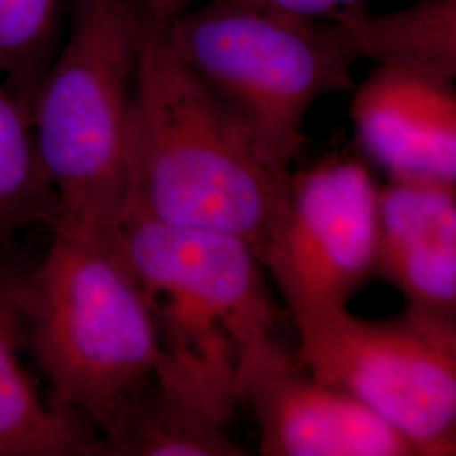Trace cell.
Wrapping results in <instances>:
<instances>
[{"instance_id": "6da1fadb", "label": "cell", "mask_w": 456, "mask_h": 456, "mask_svg": "<svg viewBox=\"0 0 456 456\" xmlns=\"http://www.w3.org/2000/svg\"><path fill=\"white\" fill-rule=\"evenodd\" d=\"M289 173L265 159L240 117L181 60L163 24L146 17L124 213L235 235L257 256Z\"/></svg>"}, {"instance_id": "9a60e30c", "label": "cell", "mask_w": 456, "mask_h": 456, "mask_svg": "<svg viewBox=\"0 0 456 456\" xmlns=\"http://www.w3.org/2000/svg\"><path fill=\"white\" fill-rule=\"evenodd\" d=\"M61 0H0V83L29 110L49 65Z\"/></svg>"}, {"instance_id": "ba28073f", "label": "cell", "mask_w": 456, "mask_h": 456, "mask_svg": "<svg viewBox=\"0 0 456 456\" xmlns=\"http://www.w3.org/2000/svg\"><path fill=\"white\" fill-rule=\"evenodd\" d=\"M235 392L259 424L264 456H418L357 399L318 380L271 338L247 350Z\"/></svg>"}, {"instance_id": "30bf717a", "label": "cell", "mask_w": 456, "mask_h": 456, "mask_svg": "<svg viewBox=\"0 0 456 456\" xmlns=\"http://www.w3.org/2000/svg\"><path fill=\"white\" fill-rule=\"evenodd\" d=\"M352 120L392 181L456 184L455 82L379 65L355 92Z\"/></svg>"}, {"instance_id": "8992f818", "label": "cell", "mask_w": 456, "mask_h": 456, "mask_svg": "<svg viewBox=\"0 0 456 456\" xmlns=\"http://www.w3.org/2000/svg\"><path fill=\"white\" fill-rule=\"evenodd\" d=\"M299 363L370 409L418 456L455 455L456 335L331 311L296 323Z\"/></svg>"}, {"instance_id": "5bb4252c", "label": "cell", "mask_w": 456, "mask_h": 456, "mask_svg": "<svg viewBox=\"0 0 456 456\" xmlns=\"http://www.w3.org/2000/svg\"><path fill=\"white\" fill-rule=\"evenodd\" d=\"M56 198L41 163L29 110L0 83V252L36 224L53 227Z\"/></svg>"}, {"instance_id": "5b68a950", "label": "cell", "mask_w": 456, "mask_h": 456, "mask_svg": "<svg viewBox=\"0 0 456 456\" xmlns=\"http://www.w3.org/2000/svg\"><path fill=\"white\" fill-rule=\"evenodd\" d=\"M181 60L240 117L282 173L305 144L320 98L354 88L360 61L337 20L294 16L248 0H212L163 24Z\"/></svg>"}, {"instance_id": "8fae6325", "label": "cell", "mask_w": 456, "mask_h": 456, "mask_svg": "<svg viewBox=\"0 0 456 456\" xmlns=\"http://www.w3.org/2000/svg\"><path fill=\"white\" fill-rule=\"evenodd\" d=\"M26 277L0 252V456H102L97 429L43 399L22 363Z\"/></svg>"}, {"instance_id": "7a4b0ae2", "label": "cell", "mask_w": 456, "mask_h": 456, "mask_svg": "<svg viewBox=\"0 0 456 456\" xmlns=\"http://www.w3.org/2000/svg\"><path fill=\"white\" fill-rule=\"evenodd\" d=\"M114 242L156 322L164 350L158 382L227 423L239 401V362L274 338L276 308L254 248L224 232L132 213H124Z\"/></svg>"}, {"instance_id": "3957f363", "label": "cell", "mask_w": 456, "mask_h": 456, "mask_svg": "<svg viewBox=\"0 0 456 456\" xmlns=\"http://www.w3.org/2000/svg\"><path fill=\"white\" fill-rule=\"evenodd\" d=\"M146 14L141 0H73L37 85L34 139L56 198L53 232L112 239L127 203V144Z\"/></svg>"}, {"instance_id": "9c48e42d", "label": "cell", "mask_w": 456, "mask_h": 456, "mask_svg": "<svg viewBox=\"0 0 456 456\" xmlns=\"http://www.w3.org/2000/svg\"><path fill=\"white\" fill-rule=\"evenodd\" d=\"M374 274L403 294L409 322L456 335V184L379 188Z\"/></svg>"}, {"instance_id": "7c38bea8", "label": "cell", "mask_w": 456, "mask_h": 456, "mask_svg": "<svg viewBox=\"0 0 456 456\" xmlns=\"http://www.w3.org/2000/svg\"><path fill=\"white\" fill-rule=\"evenodd\" d=\"M102 455L245 456L225 421L163 387L156 377L102 436Z\"/></svg>"}, {"instance_id": "52a82bcc", "label": "cell", "mask_w": 456, "mask_h": 456, "mask_svg": "<svg viewBox=\"0 0 456 456\" xmlns=\"http://www.w3.org/2000/svg\"><path fill=\"white\" fill-rule=\"evenodd\" d=\"M379 188L354 159L289 173L257 259L294 323L346 308L374 274Z\"/></svg>"}, {"instance_id": "4fadbf2b", "label": "cell", "mask_w": 456, "mask_h": 456, "mask_svg": "<svg viewBox=\"0 0 456 456\" xmlns=\"http://www.w3.org/2000/svg\"><path fill=\"white\" fill-rule=\"evenodd\" d=\"M333 20L352 36L360 60L455 82L456 0H418L389 14L362 5Z\"/></svg>"}, {"instance_id": "2e32d148", "label": "cell", "mask_w": 456, "mask_h": 456, "mask_svg": "<svg viewBox=\"0 0 456 456\" xmlns=\"http://www.w3.org/2000/svg\"><path fill=\"white\" fill-rule=\"evenodd\" d=\"M259 5L316 20H333L345 11L362 7L367 0H248Z\"/></svg>"}, {"instance_id": "277c9868", "label": "cell", "mask_w": 456, "mask_h": 456, "mask_svg": "<svg viewBox=\"0 0 456 456\" xmlns=\"http://www.w3.org/2000/svg\"><path fill=\"white\" fill-rule=\"evenodd\" d=\"M28 337L51 401L78 412L100 440L164 363L156 322L112 239L53 232L26 277Z\"/></svg>"}]
</instances>
